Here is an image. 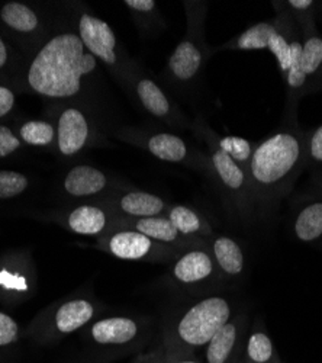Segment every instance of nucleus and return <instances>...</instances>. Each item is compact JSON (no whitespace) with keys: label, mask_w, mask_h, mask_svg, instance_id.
Segmentation results:
<instances>
[{"label":"nucleus","mask_w":322,"mask_h":363,"mask_svg":"<svg viewBox=\"0 0 322 363\" xmlns=\"http://www.w3.org/2000/svg\"><path fill=\"white\" fill-rule=\"evenodd\" d=\"M98 65V60L83 45L76 26L52 28L28 60L25 89L54 104H80Z\"/></svg>","instance_id":"obj_1"},{"label":"nucleus","mask_w":322,"mask_h":363,"mask_svg":"<svg viewBox=\"0 0 322 363\" xmlns=\"http://www.w3.org/2000/svg\"><path fill=\"white\" fill-rule=\"evenodd\" d=\"M54 113L55 153L73 159L92 145L93 123L80 104H57Z\"/></svg>","instance_id":"obj_2"},{"label":"nucleus","mask_w":322,"mask_h":363,"mask_svg":"<svg viewBox=\"0 0 322 363\" xmlns=\"http://www.w3.org/2000/svg\"><path fill=\"white\" fill-rule=\"evenodd\" d=\"M299 159L298 140L286 133L263 143L253 156L251 173L260 184L270 185L286 176Z\"/></svg>","instance_id":"obj_3"},{"label":"nucleus","mask_w":322,"mask_h":363,"mask_svg":"<svg viewBox=\"0 0 322 363\" xmlns=\"http://www.w3.org/2000/svg\"><path fill=\"white\" fill-rule=\"evenodd\" d=\"M228 302L219 296H212L193 306L179 323V336L192 346H202L211 342L217 333L228 324Z\"/></svg>","instance_id":"obj_4"},{"label":"nucleus","mask_w":322,"mask_h":363,"mask_svg":"<svg viewBox=\"0 0 322 363\" xmlns=\"http://www.w3.org/2000/svg\"><path fill=\"white\" fill-rule=\"evenodd\" d=\"M76 31L86 47L98 62L108 67H113L118 63V41H116L113 29L100 18L89 13L79 12L76 15Z\"/></svg>","instance_id":"obj_5"},{"label":"nucleus","mask_w":322,"mask_h":363,"mask_svg":"<svg viewBox=\"0 0 322 363\" xmlns=\"http://www.w3.org/2000/svg\"><path fill=\"white\" fill-rule=\"evenodd\" d=\"M0 21L12 33L29 41L34 50L48 37L52 31L42 12L25 2H8L0 8Z\"/></svg>","instance_id":"obj_6"},{"label":"nucleus","mask_w":322,"mask_h":363,"mask_svg":"<svg viewBox=\"0 0 322 363\" xmlns=\"http://www.w3.org/2000/svg\"><path fill=\"white\" fill-rule=\"evenodd\" d=\"M106 185V174L89 164H77L63 177V191L71 198H89L98 195Z\"/></svg>","instance_id":"obj_7"},{"label":"nucleus","mask_w":322,"mask_h":363,"mask_svg":"<svg viewBox=\"0 0 322 363\" xmlns=\"http://www.w3.org/2000/svg\"><path fill=\"white\" fill-rule=\"evenodd\" d=\"M135 321L125 317L105 318L93 324L92 336L100 345H122L137 336Z\"/></svg>","instance_id":"obj_8"},{"label":"nucleus","mask_w":322,"mask_h":363,"mask_svg":"<svg viewBox=\"0 0 322 363\" xmlns=\"http://www.w3.org/2000/svg\"><path fill=\"white\" fill-rule=\"evenodd\" d=\"M151 240L138 231L116 233L109 240V250L124 260H139L150 253Z\"/></svg>","instance_id":"obj_9"},{"label":"nucleus","mask_w":322,"mask_h":363,"mask_svg":"<svg viewBox=\"0 0 322 363\" xmlns=\"http://www.w3.org/2000/svg\"><path fill=\"white\" fill-rule=\"evenodd\" d=\"M202 65V54L199 48L189 40L182 41L168 58V69L179 80L193 79Z\"/></svg>","instance_id":"obj_10"},{"label":"nucleus","mask_w":322,"mask_h":363,"mask_svg":"<svg viewBox=\"0 0 322 363\" xmlns=\"http://www.w3.org/2000/svg\"><path fill=\"white\" fill-rule=\"evenodd\" d=\"M93 306L86 299H71L55 313V325L62 333H73L89 323L93 317Z\"/></svg>","instance_id":"obj_11"},{"label":"nucleus","mask_w":322,"mask_h":363,"mask_svg":"<svg viewBox=\"0 0 322 363\" xmlns=\"http://www.w3.org/2000/svg\"><path fill=\"white\" fill-rule=\"evenodd\" d=\"M67 225L71 231L81 235H96L106 225L105 211L95 205H80L67 217Z\"/></svg>","instance_id":"obj_12"},{"label":"nucleus","mask_w":322,"mask_h":363,"mask_svg":"<svg viewBox=\"0 0 322 363\" xmlns=\"http://www.w3.org/2000/svg\"><path fill=\"white\" fill-rule=\"evenodd\" d=\"M212 274V260L203 252H189L174 266V277L183 284H195Z\"/></svg>","instance_id":"obj_13"},{"label":"nucleus","mask_w":322,"mask_h":363,"mask_svg":"<svg viewBox=\"0 0 322 363\" xmlns=\"http://www.w3.org/2000/svg\"><path fill=\"white\" fill-rule=\"evenodd\" d=\"M121 209L125 214L138 217V218H150L157 217L164 209V202L161 198L147 194V192H128L120 201Z\"/></svg>","instance_id":"obj_14"},{"label":"nucleus","mask_w":322,"mask_h":363,"mask_svg":"<svg viewBox=\"0 0 322 363\" xmlns=\"http://www.w3.org/2000/svg\"><path fill=\"white\" fill-rule=\"evenodd\" d=\"M18 137L26 145L50 148L55 145V127L50 119H28L21 124Z\"/></svg>","instance_id":"obj_15"},{"label":"nucleus","mask_w":322,"mask_h":363,"mask_svg":"<svg viewBox=\"0 0 322 363\" xmlns=\"http://www.w3.org/2000/svg\"><path fill=\"white\" fill-rule=\"evenodd\" d=\"M147 148L157 159L164 162H171V163H179L185 160L188 155L185 141L178 135L167 134V133H160L150 137L147 143Z\"/></svg>","instance_id":"obj_16"},{"label":"nucleus","mask_w":322,"mask_h":363,"mask_svg":"<svg viewBox=\"0 0 322 363\" xmlns=\"http://www.w3.org/2000/svg\"><path fill=\"white\" fill-rule=\"evenodd\" d=\"M137 95L142 104V106L147 109L151 115L157 118H164L170 113L171 105L160 86H157L150 79H142L137 84Z\"/></svg>","instance_id":"obj_17"},{"label":"nucleus","mask_w":322,"mask_h":363,"mask_svg":"<svg viewBox=\"0 0 322 363\" xmlns=\"http://www.w3.org/2000/svg\"><path fill=\"white\" fill-rule=\"evenodd\" d=\"M214 252L219 266L226 272V274L237 275L243 270L244 259L241 249L237 246L236 241H232L231 238L226 237L218 238L215 241Z\"/></svg>","instance_id":"obj_18"},{"label":"nucleus","mask_w":322,"mask_h":363,"mask_svg":"<svg viewBox=\"0 0 322 363\" xmlns=\"http://www.w3.org/2000/svg\"><path fill=\"white\" fill-rule=\"evenodd\" d=\"M237 339V330L236 325L225 324L217 335L211 339L208 345L207 359L209 363H224Z\"/></svg>","instance_id":"obj_19"},{"label":"nucleus","mask_w":322,"mask_h":363,"mask_svg":"<svg viewBox=\"0 0 322 363\" xmlns=\"http://www.w3.org/2000/svg\"><path fill=\"white\" fill-rule=\"evenodd\" d=\"M137 231L147 235L150 240L164 241V243H171L179 237V231L171 224L168 218L161 217H150V218H139L135 224Z\"/></svg>","instance_id":"obj_20"},{"label":"nucleus","mask_w":322,"mask_h":363,"mask_svg":"<svg viewBox=\"0 0 322 363\" xmlns=\"http://www.w3.org/2000/svg\"><path fill=\"white\" fill-rule=\"evenodd\" d=\"M297 234L304 241H312L322 234V203L305 208L297 220Z\"/></svg>","instance_id":"obj_21"},{"label":"nucleus","mask_w":322,"mask_h":363,"mask_svg":"<svg viewBox=\"0 0 322 363\" xmlns=\"http://www.w3.org/2000/svg\"><path fill=\"white\" fill-rule=\"evenodd\" d=\"M212 163L217 173L219 174V177L228 188L238 189L243 186L244 174L241 169L236 164V162H234L225 151H222L221 148L215 151L212 156Z\"/></svg>","instance_id":"obj_22"},{"label":"nucleus","mask_w":322,"mask_h":363,"mask_svg":"<svg viewBox=\"0 0 322 363\" xmlns=\"http://www.w3.org/2000/svg\"><path fill=\"white\" fill-rule=\"evenodd\" d=\"M276 28L269 23H257L238 38V47L241 50H263L269 47V41L276 35Z\"/></svg>","instance_id":"obj_23"},{"label":"nucleus","mask_w":322,"mask_h":363,"mask_svg":"<svg viewBox=\"0 0 322 363\" xmlns=\"http://www.w3.org/2000/svg\"><path fill=\"white\" fill-rule=\"evenodd\" d=\"M29 188V177L15 170H0V199L22 195Z\"/></svg>","instance_id":"obj_24"},{"label":"nucleus","mask_w":322,"mask_h":363,"mask_svg":"<svg viewBox=\"0 0 322 363\" xmlns=\"http://www.w3.org/2000/svg\"><path fill=\"white\" fill-rule=\"evenodd\" d=\"M168 220L176 227L179 233L182 234H193L200 228V221L196 213L186 206H174L170 214Z\"/></svg>","instance_id":"obj_25"},{"label":"nucleus","mask_w":322,"mask_h":363,"mask_svg":"<svg viewBox=\"0 0 322 363\" xmlns=\"http://www.w3.org/2000/svg\"><path fill=\"white\" fill-rule=\"evenodd\" d=\"M321 63H322V40L311 38L302 47V57H301L302 70L305 74H311L319 67Z\"/></svg>","instance_id":"obj_26"},{"label":"nucleus","mask_w":322,"mask_h":363,"mask_svg":"<svg viewBox=\"0 0 322 363\" xmlns=\"http://www.w3.org/2000/svg\"><path fill=\"white\" fill-rule=\"evenodd\" d=\"M273 354V346L270 339L263 335V333H255L248 342V356L257 363H266L270 360Z\"/></svg>","instance_id":"obj_27"},{"label":"nucleus","mask_w":322,"mask_h":363,"mask_svg":"<svg viewBox=\"0 0 322 363\" xmlns=\"http://www.w3.org/2000/svg\"><path fill=\"white\" fill-rule=\"evenodd\" d=\"M219 148L236 162H244L250 157L251 155V147L250 143L244 138L238 137H225L219 141Z\"/></svg>","instance_id":"obj_28"},{"label":"nucleus","mask_w":322,"mask_h":363,"mask_svg":"<svg viewBox=\"0 0 322 363\" xmlns=\"http://www.w3.org/2000/svg\"><path fill=\"white\" fill-rule=\"evenodd\" d=\"M290 67L287 74V83L294 87H299L305 83L306 74L302 70L301 65V57H302V45L299 43H292L290 44Z\"/></svg>","instance_id":"obj_29"},{"label":"nucleus","mask_w":322,"mask_h":363,"mask_svg":"<svg viewBox=\"0 0 322 363\" xmlns=\"http://www.w3.org/2000/svg\"><path fill=\"white\" fill-rule=\"evenodd\" d=\"M22 141L15 131L6 125H0V159L9 157L21 150Z\"/></svg>","instance_id":"obj_30"},{"label":"nucleus","mask_w":322,"mask_h":363,"mask_svg":"<svg viewBox=\"0 0 322 363\" xmlns=\"http://www.w3.org/2000/svg\"><path fill=\"white\" fill-rule=\"evenodd\" d=\"M273 54L275 57L277 58V62L282 67V70L284 72H289V67H290V58H292V54H290V44H287V41L276 34L270 38L269 41V47H268Z\"/></svg>","instance_id":"obj_31"},{"label":"nucleus","mask_w":322,"mask_h":363,"mask_svg":"<svg viewBox=\"0 0 322 363\" xmlns=\"http://www.w3.org/2000/svg\"><path fill=\"white\" fill-rule=\"evenodd\" d=\"M18 324L8 314L0 313V346L13 343L18 339Z\"/></svg>","instance_id":"obj_32"},{"label":"nucleus","mask_w":322,"mask_h":363,"mask_svg":"<svg viewBox=\"0 0 322 363\" xmlns=\"http://www.w3.org/2000/svg\"><path fill=\"white\" fill-rule=\"evenodd\" d=\"M16 96L8 86H0V118L8 116L15 108Z\"/></svg>","instance_id":"obj_33"},{"label":"nucleus","mask_w":322,"mask_h":363,"mask_svg":"<svg viewBox=\"0 0 322 363\" xmlns=\"http://www.w3.org/2000/svg\"><path fill=\"white\" fill-rule=\"evenodd\" d=\"M127 8H130L134 12L142 13V12H153L156 9L154 0H127Z\"/></svg>","instance_id":"obj_34"},{"label":"nucleus","mask_w":322,"mask_h":363,"mask_svg":"<svg viewBox=\"0 0 322 363\" xmlns=\"http://www.w3.org/2000/svg\"><path fill=\"white\" fill-rule=\"evenodd\" d=\"M311 155L314 159L322 162V127L315 133L311 141Z\"/></svg>","instance_id":"obj_35"},{"label":"nucleus","mask_w":322,"mask_h":363,"mask_svg":"<svg viewBox=\"0 0 322 363\" xmlns=\"http://www.w3.org/2000/svg\"><path fill=\"white\" fill-rule=\"evenodd\" d=\"M11 62V48L6 41L0 37V70L8 66Z\"/></svg>","instance_id":"obj_36"},{"label":"nucleus","mask_w":322,"mask_h":363,"mask_svg":"<svg viewBox=\"0 0 322 363\" xmlns=\"http://www.w3.org/2000/svg\"><path fill=\"white\" fill-rule=\"evenodd\" d=\"M289 5H292L297 9H308L312 5V2L311 0H290Z\"/></svg>","instance_id":"obj_37"},{"label":"nucleus","mask_w":322,"mask_h":363,"mask_svg":"<svg viewBox=\"0 0 322 363\" xmlns=\"http://www.w3.org/2000/svg\"><path fill=\"white\" fill-rule=\"evenodd\" d=\"M179 363H196V362H179Z\"/></svg>","instance_id":"obj_38"}]
</instances>
